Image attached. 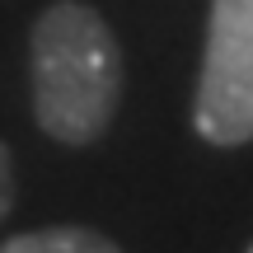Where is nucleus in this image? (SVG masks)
Instances as JSON below:
<instances>
[{
	"label": "nucleus",
	"instance_id": "obj_1",
	"mask_svg": "<svg viewBox=\"0 0 253 253\" xmlns=\"http://www.w3.org/2000/svg\"><path fill=\"white\" fill-rule=\"evenodd\" d=\"M33 118L52 141L89 145L122 99V47L99 9L56 0L33 24Z\"/></svg>",
	"mask_w": 253,
	"mask_h": 253
},
{
	"label": "nucleus",
	"instance_id": "obj_2",
	"mask_svg": "<svg viewBox=\"0 0 253 253\" xmlns=\"http://www.w3.org/2000/svg\"><path fill=\"white\" fill-rule=\"evenodd\" d=\"M192 126L211 145L253 141V61L249 56L207 42L197 103H192Z\"/></svg>",
	"mask_w": 253,
	"mask_h": 253
},
{
	"label": "nucleus",
	"instance_id": "obj_3",
	"mask_svg": "<svg viewBox=\"0 0 253 253\" xmlns=\"http://www.w3.org/2000/svg\"><path fill=\"white\" fill-rule=\"evenodd\" d=\"M0 253H122L108 235L84 225H56V230H28L0 244Z\"/></svg>",
	"mask_w": 253,
	"mask_h": 253
},
{
	"label": "nucleus",
	"instance_id": "obj_4",
	"mask_svg": "<svg viewBox=\"0 0 253 253\" xmlns=\"http://www.w3.org/2000/svg\"><path fill=\"white\" fill-rule=\"evenodd\" d=\"M207 42L239 52L253 61V0H211V33Z\"/></svg>",
	"mask_w": 253,
	"mask_h": 253
},
{
	"label": "nucleus",
	"instance_id": "obj_5",
	"mask_svg": "<svg viewBox=\"0 0 253 253\" xmlns=\"http://www.w3.org/2000/svg\"><path fill=\"white\" fill-rule=\"evenodd\" d=\"M9 207H14V160H9L5 141H0V220L9 216Z\"/></svg>",
	"mask_w": 253,
	"mask_h": 253
},
{
	"label": "nucleus",
	"instance_id": "obj_6",
	"mask_svg": "<svg viewBox=\"0 0 253 253\" xmlns=\"http://www.w3.org/2000/svg\"><path fill=\"white\" fill-rule=\"evenodd\" d=\"M249 253H253V249H249Z\"/></svg>",
	"mask_w": 253,
	"mask_h": 253
}]
</instances>
